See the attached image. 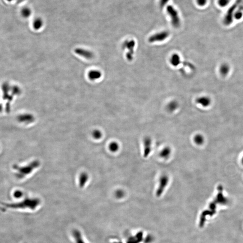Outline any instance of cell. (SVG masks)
<instances>
[{
  "label": "cell",
  "mask_w": 243,
  "mask_h": 243,
  "mask_svg": "<svg viewBox=\"0 0 243 243\" xmlns=\"http://www.w3.org/2000/svg\"><path fill=\"white\" fill-rule=\"evenodd\" d=\"M178 107V103L177 101L175 100L172 101L167 104V110L170 112H173Z\"/></svg>",
  "instance_id": "5bb4252c"
},
{
  "label": "cell",
  "mask_w": 243,
  "mask_h": 243,
  "mask_svg": "<svg viewBox=\"0 0 243 243\" xmlns=\"http://www.w3.org/2000/svg\"><path fill=\"white\" fill-rule=\"evenodd\" d=\"M152 141L149 137H146L144 140V157L147 158L150 154L151 150Z\"/></svg>",
  "instance_id": "9c48e42d"
},
{
  "label": "cell",
  "mask_w": 243,
  "mask_h": 243,
  "mask_svg": "<svg viewBox=\"0 0 243 243\" xmlns=\"http://www.w3.org/2000/svg\"><path fill=\"white\" fill-rule=\"evenodd\" d=\"M75 53L80 56L86 59H92L93 57V53L89 50L81 48H77L75 50Z\"/></svg>",
  "instance_id": "52a82bcc"
},
{
  "label": "cell",
  "mask_w": 243,
  "mask_h": 243,
  "mask_svg": "<svg viewBox=\"0 0 243 243\" xmlns=\"http://www.w3.org/2000/svg\"><path fill=\"white\" fill-rule=\"evenodd\" d=\"M170 62L173 66L177 67L181 63L180 56L177 54H173L170 58Z\"/></svg>",
  "instance_id": "7c38bea8"
},
{
  "label": "cell",
  "mask_w": 243,
  "mask_h": 243,
  "mask_svg": "<svg viewBox=\"0 0 243 243\" xmlns=\"http://www.w3.org/2000/svg\"><path fill=\"white\" fill-rule=\"evenodd\" d=\"M242 164H243V158H242Z\"/></svg>",
  "instance_id": "f1b7e54d"
},
{
  "label": "cell",
  "mask_w": 243,
  "mask_h": 243,
  "mask_svg": "<svg viewBox=\"0 0 243 243\" xmlns=\"http://www.w3.org/2000/svg\"><path fill=\"white\" fill-rule=\"evenodd\" d=\"M229 2L230 0H218V1L219 5L222 7L226 6Z\"/></svg>",
  "instance_id": "7402d4cb"
},
{
  "label": "cell",
  "mask_w": 243,
  "mask_h": 243,
  "mask_svg": "<svg viewBox=\"0 0 243 243\" xmlns=\"http://www.w3.org/2000/svg\"><path fill=\"white\" fill-rule=\"evenodd\" d=\"M23 17H28L31 14V11L29 8H24L22 9L21 11Z\"/></svg>",
  "instance_id": "ffe728a7"
},
{
  "label": "cell",
  "mask_w": 243,
  "mask_h": 243,
  "mask_svg": "<svg viewBox=\"0 0 243 243\" xmlns=\"http://www.w3.org/2000/svg\"><path fill=\"white\" fill-rule=\"evenodd\" d=\"M102 76V73L98 70H92L88 73V76L92 81H95L100 79Z\"/></svg>",
  "instance_id": "30bf717a"
},
{
  "label": "cell",
  "mask_w": 243,
  "mask_h": 243,
  "mask_svg": "<svg viewBox=\"0 0 243 243\" xmlns=\"http://www.w3.org/2000/svg\"><path fill=\"white\" fill-rule=\"evenodd\" d=\"M118 145L115 142H112L110 145V149L112 152H115L118 149Z\"/></svg>",
  "instance_id": "44dd1931"
},
{
  "label": "cell",
  "mask_w": 243,
  "mask_h": 243,
  "mask_svg": "<svg viewBox=\"0 0 243 243\" xmlns=\"http://www.w3.org/2000/svg\"><path fill=\"white\" fill-rule=\"evenodd\" d=\"M216 207H217V206H216V203L215 202H211L210 203V209L211 211L214 214L215 213V212H216Z\"/></svg>",
  "instance_id": "603a6c76"
},
{
  "label": "cell",
  "mask_w": 243,
  "mask_h": 243,
  "mask_svg": "<svg viewBox=\"0 0 243 243\" xmlns=\"http://www.w3.org/2000/svg\"><path fill=\"white\" fill-rule=\"evenodd\" d=\"M243 3V0H236L233 5L230 7L223 19V23L225 25L228 26L231 24L233 22V17H234L236 10Z\"/></svg>",
  "instance_id": "7a4b0ae2"
},
{
  "label": "cell",
  "mask_w": 243,
  "mask_h": 243,
  "mask_svg": "<svg viewBox=\"0 0 243 243\" xmlns=\"http://www.w3.org/2000/svg\"><path fill=\"white\" fill-rule=\"evenodd\" d=\"M197 4L200 6H203L206 4L207 0H196Z\"/></svg>",
  "instance_id": "484cf974"
},
{
  "label": "cell",
  "mask_w": 243,
  "mask_h": 243,
  "mask_svg": "<svg viewBox=\"0 0 243 243\" xmlns=\"http://www.w3.org/2000/svg\"><path fill=\"white\" fill-rule=\"evenodd\" d=\"M168 180L169 179L167 176L163 175L160 177L158 188L156 192V195L157 197H160L162 195L163 192L165 188L168 184Z\"/></svg>",
  "instance_id": "8992f818"
},
{
  "label": "cell",
  "mask_w": 243,
  "mask_h": 243,
  "mask_svg": "<svg viewBox=\"0 0 243 243\" xmlns=\"http://www.w3.org/2000/svg\"><path fill=\"white\" fill-rule=\"evenodd\" d=\"M74 236L75 239L76 243H86L84 241L81 234L78 230H75L74 231Z\"/></svg>",
  "instance_id": "e0dca14e"
},
{
  "label": "cell",
  "mask_w": 243,
  "mask_h": 243,
  "mask_svg": "<svg viewBox=\"0 0 243 243\" xmlns=\"http://www.w3.org/2000/svg\"><path fill=\"white\" fill-rule=\"evenodd\" d=\"M94 135L96 138L100 137L101 136L100 133V132H99V131H95V132H94Z\"/></svg>",
  "instance_id": "83f0119b"
},
{
  "label": "cell",
  "mask_w": 243,
  "mask_h": 243,
  "mask_svg": "<svg viewBox=\"0 0 243 243\" xmlns=\"http://www.w3.org/2000/svg\"><path fill=\"white\" fill-rule=\"evenodd\" d=\"M169 36V32L167 31H163L155 33L148 38V41L150 43L160 42L165 40Z\"/></svg>",
  "instance_id": "5b68a950"
},
{
  "label": "cell",
  "mask_w": 243,
  "mask_h": 243,
  "mask_svg": "<svg viewBox=\"0 0 243 243\" xmlns=\"http://www.w3.org/2000/svg\"><path fill=\"white\" fill-rule=\"evenodd\" d=\"M171 150L169 147L164 148L160 153V156L162 158L166 159L169 157L171 154Z\"/></svg>",
  "instance_id": "9a60e30c"
},
{
  "label": "cell",
  "mask_w": 243,
  "mask_h": 243,
  "mask_svg": "<svg viewBox=\"0 0 243 243\" xmlns=\"http://www.w3.org/2000/svg\"><path fill=\"white\" fill-rule=\"evenodd\" d=\"M166 11L171 18L172 25L174 28H179L181 24V20L177 11L171 5L167 6Z\"/></svg>",
  "instance_id": "3957f363"
},
{
  "label": "cell",
  "mask_w": 243,
  "mask_h": 243,
  "mask_svg": "<svg viewBox=\"0 0 243 243\" xmlns=\"http://www.w3.org/2000/svg\"><path fill=\"white\" fill-rule=\"evenodd\" d=\"M135 45L136 42L134 40H125L122 44L123 48L126 49L128 50L126 54V57L129 61H132L133 59Z\"/></svg>",
  "instance_id": "277c9868"
},
{
  "label": "cell",
  "mask_w": 243,
  "mask_h": 243,
  "mask_svg": "<svg viewBox=\"0 0 243 243\" xmlns=\"http://www.w3.org/2000/svg\"><path fill=\"white\" fill-rule=\"evenodd\" d=\"M14 197L16 199L20 198L22 196V193L20 190H16L14 193Z\"/></svg>",
  "instance_id": "cb8c5ba5"
},
{
  "label": "cell",
  "mask_w": 243,
  "mask_h": 243,
  "mask_svg": "<svg viewBox=\"0 0 243 243\" xmlns=\"http://www.w3.org/2000/svg\"><path fill=\"white\" fill-rule=\"evenodd\" d=\"M194 142L196 143L197 145H201L203 144L204 142V138L200 134H197L194 137Z\"/></svg>",
  "instance_id": "ac0fdd59"
},
{
  "label": "cell",
  "mask_w": 243,
  "mask_h": 243,
  "mask_svg": "<svg viewBox=\"0 0 243 243\" xmlns=\"http://www.w3.org/2000/svg\"><path fill=\"white\" fill-rule=\"evenodd\" d=\"M169 0H160L159 1V6L161 8H163L166 4L169 2Z\"/></svg>",
  "instance_id": "d4e9b609"
},
{
  "label": "cell",
  "mask_w": 243,
  "mask_h": 243,
  "mask_svg": "<svg viewBox=\"0 0 243 243\" xmlns=\"http://www.w3.org/2000/svg\"><path fill=\"white\" fill-rule=\"evenodd\" d=\"M243 15V3L239 5L238 8L237 10H236L234 14V18L237 20H239L242 18Z\"/></svg>",
  "instance_id": "4fadbf2b"
},
{
  "label": "cell",
  "mask_w": 243,
  "mask_h": 243,
  "mask_svg": "<svg viewBox=\"0 0 243 243\" xmlns=\"http://www.w3.org/2000/svg\"><path fill=\"white\" fill-rule=\"evenodd\" d=\"M218 191L215 202L216 203H218L220 204H226L228 202V200L223 194V188L221 185H219L218 187Z\"/></svg>",
  "instance_id": "ba28073f"
},
{
  "label": "cell",
  "mask_w": 243,
  "mask_h": 243,
  "mask_svg": "<svg viewBox=\"0 0 243 243\" xmlns=\"http://www.w3.org/2000/svg\"><path fill=\"white\" fill-rule=\"evenodd\" d=\"M43 22L42 20L40 19H37L35 20V21L34 22L33 25H34V28H35L36 29H39L40 28H42L43 26Z\"/></svg>",
  "instance_id": "d6986e66"
},
{
  "label": "cell",
  "mask_w": 243,
  "mask_h": 243,
  "mask_svg": "<svg viewBox=\"0 0 243 243\" xmlns=\"http://www.w3.org/2000/svg\"><path fill=\"white\" fill-rule=\"evenodd\" d=\"M230 68L227 64H223L220 68V72L222 75L226 76L229 72Z\"/></svg>",
  "instance_id": "2e32d148"
},
{
  "label": "cell",
  "mask_w": 243,
  "mask_h": 243,
  "mask_svg": "<svg viewBox=\"0 0 243 243\" xmlns=\"http://www.w3.org/2000/svg\"><path fill=\"white\" fill-rule=\"evenodd\" d=\"M38 200L35 199H27L22 201L16 203H8L4 204L5 208L11 209L29 208L34 209L39 205Z\"/></svg>",
  "instance_id": "6da1fadb"
},
{
  "label": "cell",
  "mask_w": 243,
  "mask_h": 243,
  "mask_svg": "<svg viewBox=\"0 0 243 243\" xmlns=\"http://www.w3.org/2000/svg\"><path fill=\"white\" fill-rule=\"evenodd\" d=\"M197 103L201 105L202 107H206L210 104L211 100L209 97L202 96L196 99Z\"/></svg>",
  "instance_id": "8fae6325"
},
{
  "label": "cell",
  "mask_w": 243,
  "mask_h": 243,
  "mask_svg": "<svg viewBox=\"0 0 243 243\" xmlns=\"http://www.w3.org/2000/svg\"><path fill=\"white\" fill-rule=\"evenodd\" d=\"M123 194H124V193H123V192L122 191L118 190L117 192V193H116V196H117V197L121 198V197L123 196Z\"/></svg>",
  "instance_id": "4316f807"
}]
</instances>
